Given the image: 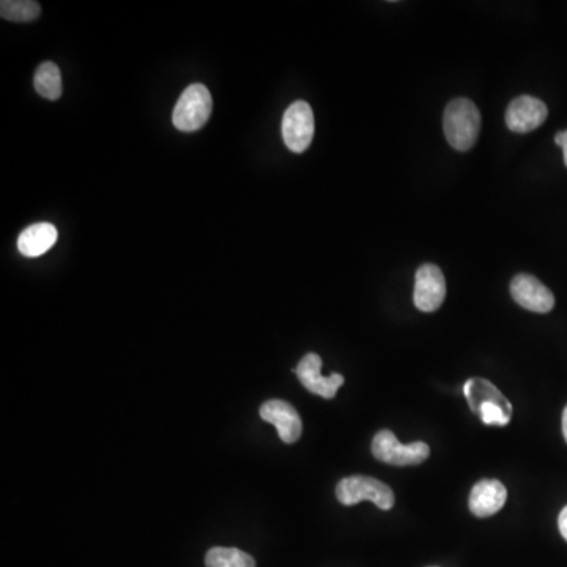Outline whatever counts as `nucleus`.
<instances>
[{
    "label": "nucleus",
    "mask_w": 567,
    "mask_h": 567,
    "mask_svg": "<svg viewBox=\"0 0 567 567\" xmlns=\"http://www.w3.org/2000/svg\"><path fill=\"white\" fill-rule=\"evenodd\" d=\"M40 13V4L34 0H2L0 4V15L12 23H32Z\"/></svg>",
    "instance_id": "dca6fc26"
},
{
    "label": "nucleus",
    "mask_w": 567,
    "mask_h": 567,
    "mask_svg": "<svg viewBox=\"0 0 567 567\" xmlns=\"http://www.w3.org/2000/svg\"><path fill=\"white\" fill-rule=\"evenodd\" d=\"M207 567H256V561L248 553L227 547H213L205 555Z\"/></svg>",
    "instance_id": "2eb2a0df"
},
{
    "label": "nucleus",
    "mask_w": 567,
    "mask_h": 567,
    "mask_svg": "<svg viewBox=\"0 0 567 567\" xmlns=\"http://www.w3.org/2000/svg\"><path fill=\"white\" fill-rule=\"evenodd\" d=\"M555 142L556 145H560L561 149H563L564 164H566L567 167V130L561 131V133L556 134Z\"/></svg>",
    "instance_id": "f3484780"
},
{
    "label": "nucleus",
    "mask_w": 567,
    "mask_h": 567,
    "mask_svg": "<svg viewBox=\"0 0 567 567\" xmlns=\"http://www.w3.org/2000/svg\"><path fill=\"white\" fill-rule=\"evenodd\" d=\"M314 112L306 101L290 104L282 117V139L289 150L303 153L314 138Z\"/></svg>",
    "instance_id": "39448f33"
},
{
    "label": "nucleus",
    "mask_w": 567,
    "mask_h": 567,
    "mask_svg": "<svg viewBox=\"0 0 567 567\" xmlns=\"http://www.w3.org/2000/svg\"><path fill=\"white\" fill-rule=\"evenodd\" d=\"M549 115V109L539 98L522 95L512 100L506 111V125L512 133L527 134L538 130Z\"/></svg>",
    "instance_id": "1a4fd4ad"
},
{
    "label": "nucleus",
    "mask_w": 567,
    "mask_h": 567,
    "mask_svg": "<svg viewBox=\"0 0 567 567\" xmlns=\"http://www.w3.org/2000/svg\"><path fill=\"white\" fill-rule=\"evenodd\" d=\"M57 238L59 234L52 224H34L19 234L18 249L23 256L35 259V257L43 256L52 246L56 245Z\"/></svg>",
    "instance_id": "f8f14e48"
},
{
    "label": "nucleus",
    "mask_w": 567,
    "mask_h": 567,
    "mask_svg": "<svg viewBox=\"0 0 567 567\" xmlns=\"http://www.w3.org/2000/svg\"><path fill=\"white\" fill-rule=\"evenodd\" d=\"M34 86L38 95L46 100L56 101L62 97V75L56 63H41L35 73Z\"/></svg>",
    "instance_id": "4468645a"
},
{
    "label": "nucleus",
    "mask_w": 567,
    "mask_h": 567,
    "mask_svg": "<svg viewBox=\"0 0 567 567\" xmlns=\"http://www.w3.org/2000/svg\"><path fill=\"white\" fill-rule=\"evenodd\" d=\"M464 394L467 397L471 412L475 415L484 405H500V407L512 410L511 402L498 390L497 386L486 378H470L464 385Z\"/></svg>",
    "instance_id": "ddd939ff"
},
{
    "label": "nucleus",
    "mask_w": 567,
    "mask_h": 567,
    "mask_svg": "<svg viewBox=\"0 0 567 567\" xmlns=\"http://www.w3.org/2000/svg\"><path fill=\"white\" fill-rule=\"evenodd\" d=\"M558 528H560L561 536L567 541V506L560 512L558 517Z\"/></svg>",
    "instance_id": "a211bd4d"
},
{
    "label": "nucleus",
    "mask_w": 567,
    "mask_h": 567,
    "mask_svg": "<svg viewBox=\"0 0 567 567\" xmlns=\"http://www.w3.org/2000/svg\"><path fill=\"white\" fill-rule=\"evenodd\" d=\"M561 423H563L564 440H566L567 443V405L566 408H564L563 419H561Z\"/></svg>",
    "instance_id": "6ab92c4d"
},
{
    "label": "nucleus",
    "mask_w": 567,
    "mask_h": 567,
    "mask_svg": "<svg viewBox=\"0 0 567 567\" xmlns=\"http://www.w3.org/2000/svg\"><path fill=\"white\" fill-rule=\"evenodd\" d=\"M297 374L301 385L323 399H333L338 394L339 388L344 385V377L341 374H331L330 377L322 375V358L317 353H308L303 356V360L298 364L297 369H293Z\"/></svg>",
    "instance_id": "0eeeda50"
},
{
    "label": "nucleus",
    "mask_w": 567,
    "mask_h": 567,
    "mask_svg": "<svg viewBox=\"0 0 567 567\" xmlns=\"http://www.w3.org/2000/svg\"><path fill=\"white\" fill-rule=\"evenodd\" d=\"M509 289L514 301L527 311L547 314L555 308L553 293L533 275L520 273L512 279Z\"/></svg>",
    "instance_id": "6e6552de"
},
{
    "label": "nucleus",
    "mask_w": 567,
    "mask_h": 567,
    "mask_svg": "<svg viewBox=\"0 0 567 567\" xmlns=\"http://www.w3.org/2000/svg\"><path fill=\"white\" fill-rule=\"evenodd\" d=\"M260 416L278 429L279 438L284 443L300 440L303 424L297 410L289 402L271 399L260 407Z\"/></svg>",
    "instance_id": "9d476101"
},
{
    "label": "nucleus",
    "mask_w": 567,
    "mask_h": 567,
    "mask_svg": "<svg viewBox=\"0 0 567 567\" xmlns=\"http://www.w3.org/2000/svg\"><path fill=\"white\" fill-rule=\"evenodd\" d=\"M446 298L443 271L434 264H424L416 271L413 301L421 312H435Z\"/></svg>",
    "instance_id": "423d86ee"
},
{
    "label": "nucleus",
    "mask_w": 567,
    "mask_h": 567,
    "mask_svg": "<svg viewBox=\"0 0 567 567\" xmlns=\"http://www.w3.org/2000/svg\"><path fill=\"white\" fill-rule=\"evenodd\" d=\"M446 141L453 149L467 152L478 141L481 130V114L476 104L468 98H456L446 106L443 115Z\"/></svg>",
    "instance_id": "f257e3e1"
},
{
    "label": "nucleus",
    "mask_w": 567,
    "mask_h": 567,
    "mask_svg": "<svg viewBox=\"0 0 567 567\" xmlns=\"http://www.w3.org/2000/svg\"><path fill=\"white\" fill-rule=\"evenodd\" d=\"M212 95L204 84L189 86L182 97L178 98L177 106L172 115L175 128L185 133L201 130L212 114Z\"/></svg>",
    "instance_id": "7ed1b4c3"
},
{
    "label": "nucleus",
    "mask_w": 567,
    "mask_h": 567,
    "mask_svg": "<svg viewBox=\"0 0 567 567\" xmlns=\"http://www.w3.org/2000/svg\"><path fill=\"white\" fill-rule=\"evenodd\" d=\"M336 497L344 506L371 501L383 511H390L396 501L391 487L371 476H350L342 479L336 487Z\"/></svg>",
    "instance_id": "f03ea898"
},
{
    "label": "nucleus",
    "mask_w": 567,
    "mask_h": 567,
    "mask_svg": "<svg viewBox=\"0 0 567 567\" xmlns=\"http://www.w3.org/2000/svg\"><path fill=\"white\" fill-rule=\"evenodd\" d=\"M508 498V490L497 479H482L471 489L468 508L471 514L481 519L500 512Z\"/></svg>",
    "instance_id": "9b49d317"
},
{
    "label": "nucleus",
    "mask_w": 567,
    "mask_h": 567,
    "mask_svg": "<svg viewBox=\"0 0 567 567\" xmlns=\"http://www.w3.org/2000/svg\"><path fill=\"white\" fill-rule=\"evenodd\" d=\"M372 454L383 464L410 467V465L423 464L429 457L430 449L424 441L402 445L391 430H380L372 440Z\"/></svg>",
    "instance_id": "20e7f679"
}]
</instances>
